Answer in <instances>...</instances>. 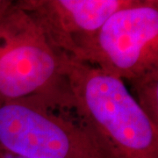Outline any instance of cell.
Wrapping results in <instances>:
<instances>
[{
  "mask_svg": "<svg viewBox=\"0 0 158 158\" xmlns=\"http://www.w3.org/2000/svg\"><path fill=\"white\" fill-rule=\"evenodd\" d=\"M71 106L115 158H158V127L125 82L62 53Z\"/></svg>",
  "mask_w": 158,
  "mask_h": 158,
  "instance_id": "obj_1",
  "label": "cell"
},
{
  "mask_svg": "<svg viewBox=\"0 0 158 158\" xmlns=\"http://www.w3.org/2000/svg\"><path fill=\"white\" fill-rule=\"evenodd\" d=\"M0 149L23 158H115L72 106L41 95L0 106Z\"/></svg>",
  "mask_w": 158,
  "mask_h": 158,
  "instance_id": "obj_2",
  "label": "cell"
},
{
  "mask_svg": "<svg viewBox=\"0 0 158 158\" xmlns=\"http://www.w3.org/2000/svg\"><path fill=\"white\" fill-rule=\"evenodd\" d=\"M34 95L70 99L62 53L13 1L0 18V106Z\"/></svg>",
  "mask_w": 158,
  "mask_h": 158,
  "instance_id": "obj_3",
  "label": "cell"
},
{
  "mask_svg": "<svg viewBox=\"0 0 158 158\" xmlns=\"http://www.w3.org/2000/svg\"><path fill=\"white\" fill-rule=\"evenodd\" d=\"M71 57L128 83L158 69V1L135 0L114 12Z\"/></svg>",
  "mask_w": 158,
  "mask_h": 158,
  "instance_id": "obj_4",
  "label": "cell"
},
{
  "mask_svg": "<svg viewBox=\"0 0 158 158\" xmlns=\"http://www.w3.org/2000/svg\"><path fill=\"white\" fill-rule=\"evenodd\" d=\"M135 0H19L56 50L72 56L110 16Z\"/></svg>",
  "mask_w": 158,
  "mask_h": 158,
  "instance_id": "obj_5",
  "label": "cell"
},
{
  "mask_svg": "<svg viewBox=\"0 0 158 158\" xmlns=\"http://www.w3.org/2000/svg\"><path fill=\"white\" fill-rule=\"evenodd\" d=\"M129 84L139 106L158 127V69L141 75Z\"/></svg>",
  "mask_w": 158,
  "mask_h": 158,
  "instance_id": "obj_6",
  "label": "cell"
},
{
  "mask_svg": "<svg viewBox=\"0 0 158 158\" xmlns=\"http://www.w3.org/2000/svg\"><path fill=\"white\" fill-rule=\"evenodd\" d=\"M13 1L11 0H0V18L2 17L8 8L11 6Z\"/></svg>",
  "mask_w": 158,
  "mask_h": 158,
  "instance_id": "obj_7",
  "label": "cell"
},
{
  "mask_svg": "<svg viewBox=\"0 0 158 158\" xmlns=\"http://www.w3.org/2000/svg\"><path fill=\"white\" fill-rule=\"evenodd\" d=\"M0 158H23L20 156H17L14 155H11L10 153H7L6 151H3L0 149Z\"/></svg>",
  "mask_w": 158,
  "mask_h": 158,
  "instance_id": "obj_8",
  "label": "cell"
}]
</instances>
